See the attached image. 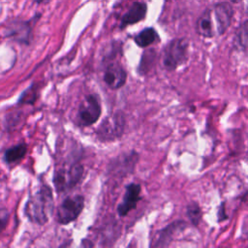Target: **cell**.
I'll list each match as a JSON object with an SVG mask.
<instances>
[{"label": "cell", "mask_w": 248, "mask_h": 248, "mask_svg": "<svg viewBox=\"0 0 248 248\" xmlns=\"http://www.w3.org/2000/svg\"><path fill=\"white\" fill-rule=\"evenodd\" d=\"M189 56V42L185 38L170 41L162 52V63L166 70L174 71L185 64Z\"/></svg>", "instance_id": "2"}, {"label": "cell", "mask_w": 248, "mask_h": 248, "mask_svg": "<svg viewBox=\"0 0 248 248\" xmlns=\"http://www.w3.org/2000/svg\"><path fill=\"white\" fill-rule=\"evenodd\" d=\"M196 32L203 37V38H212L215 34L214 27H213V21H212V11L207 9L205 10L197 19L196 26H195Z\"/></svg>", "instance_id": "13"}, {"label": "cell", "mask_w": 248, "mask_h": 248, "mask_svg": "<svg viewBox=\"0 0 248 248\" xmlns=\"http://www.w3.org/2000/svg\"><path fill=\"white\" fill-rule=\"evenodd\" d=\"M187 227V223L184 220H175L157 232V235L152 246L166 247L170 244L173 238Z\"/></svg>", "instance_id": "10"}, {"label": "cell", "mask_w": 248, "mask_h": 248, "mask_svg": "<svg viewBox=\"0 0 248 248\" xmlns=\"http://www.w3.org/2000/svg\"><path fill=\"white\" fill-rule=\"evenodd\" d=\"M102 114L100 99L95 94L87 95L80 103L77 112V122L82 127L93 125Z\"/></svg>", "instance_id": "5"}, {"label": "cell", "mask_w": 248, "mask_h": 248, "mask_svg": "<svg viewBox=\"0 0 248 248\" xmlns=\"http://www.w3.org/2000/svg\"><path fill=\"white\" fill-rule=\"evenodd\" d=\"M141 186L139 183H130L125 188V194L122 202L117 206V213L120 217L126 216L130 211L135 209L140 202Z\"/></svg>", "instance_id": "8"}, {"label": "cell", "mask_w": 248, "mask_h": 248, "mask_svg": "<svg viewBox=\"0 0 248 248\" xmlns=\"http://www.w3.org/2000/svg\"><path fill=\"white\" fill-rule=\"evenodd\" d=\"M27 152V144L24 142L17 143L8 148L4 153V160L7 164H14L24 158Z\"/></svg>", "instance_id": "16"}, {"label": "cell", "mask_w": 248, "mask_h": 248, "mask_svg": "<svg viewBox=\"0 0 248 248\" xmlns=\"http://www.w3.org/2000/svg\"><path fill=\"white\" fill-rule=\"evenodd\" d=\"M232 44L237 50H248V19L244 20L236 28Z\"/></svg>", "instance_id": "14"}, {"label": "cell", "mask_w": 248, "mask_h": 248, "mask_svg": "<svg viewBox=\"0 0 248 248\" xmlns=\"http://www.w3.org/2000/svg\"><path fill=\"white\" fill-rule=\"evenodd\" d=\"M228 214L226 213V203L223 202L218 207V213H217V220L218 222H223L228 219Z\"/></svg>", "instance_id": "21"}, {"label": "cell", "mask_w": 248, "mask_h": 248, "mask_svg": "<svg viewBox=\"0 0 248 248\" xmlns=\"http://www.w3.org/2000/svg\"><path fill=\"white\" fill-rule=\"evenodd\" d=\"M104 81L110 89H119L127 81V72L119 62H110L105 69Z\"/></svg>", "instance_id": "9"}, {"label": "cell", "mask_w": 248, "mask_h": 248, "mask_svg": "<svg viewBox=\"0 0 248 248\" xmlns=\"http://www.w3.org/2000/svg\"><path fill=\"white\" fill-rule=\"evenodd\" d=\"M216 20V31L218 35H223L231 26L233 17V9L227 2H220L213 8Z\"/></svg>", "instance_id": "11"}, {"label": "cell", "mask_w": 248, "mask_h": 248, "mask_svg": "<svg viewBox=\"0 0 248 248\" xmlns=\"http://www.w3.org/2000/svg\"><path fill=\"white\" fill-rule=\"evenodd\" d=\"M159 40L157 31L152 27H147L141 30L135 36L134 41L140 47H147Z\"/></svg>", "instance_id": "15"}, {"label": "cell", "mask_w": 248, "mask_h": 248, "mask_svg": "<svg viewBox=\"0 0 248 248\" xmlns=\"http://www.w3.org/2000/svg\"><path fill=\"white\" fill-rule=\"evenodd\" d=\"M139 160V154L136 151H131L126 154H122L111 161L108 170L112 174L124 176L132 173L135 170Z\"/></svg>", "instance_id": "7"}, {"label": "cell", "mask_w": 248, "mask_h": 248, "mask_svg": "<svg viewBox=\"0 0 248 248\" xmlns=\"http://www.w3.org/2000/svg\"><path fill=\"white\" fill-rule=\"evenodd\" d=\"M186 214L190 222L194 227H199L202 217V211L201 206L197 202H190L186 207Z\"/></svg>", "instance_id": "17"}, {"label": "cell", "mask_w": 248, "mask_h": 248, "mask_svg": "<svg viewBox=\"0 0 248 248\" xmlns=\"http://www.w3.org/2000/svg\"><path fill=\"white\" fill-rule=\"evenodd\" d=\"M125 116L117 111L108 115L96 130V136L101 141H112L120 139L125 129Z\"/></svg>", "instance_id": "4"}, {"label": "cell", "mask_w": 248, "mask_h": 248, "mask_svg": "<svg viewBox=\"0 0 248 248\" xmlns=\"http://www.w3.org/2000/svg\"><path fill=\"white\" fill-rule=\"evenodd\" d=\"M154 58H155V53L153 50L144 52L140 60L139 71L141 74H145L147 71H149L150 67L154 64Z\"/></svg>", "instance_id": "19"}, {"label": "cell", "mask_w": 248, "mask_h": 248, "mask_svg": "<svg viewBox=\"0 0 248 248\" xmlns=\"http://www.w3.org/2000/svg\"><path fill=\"white\" fill-rule=\"evenodd\" d=\"M83 173V166L78 162L56 170L53 175V184L56 192L64 193L75 188L81 181Z\"/></svg>", "instance_id": "3"}, {"label": "cell", "mask_w": 248, "mask_h": 248, "mask_svg": "<svg viewBox=\"0 0 248 248\" xmlns=\"http://www.w3.org/2000/svg\"><path fill=\"white\" fill-rule=\"evenodd\" d=\"M10 219V213L7 209L1 208L0 209V233L6 229Z\"/></svg>", "instance_id": "20"}, {"label": "cell", "mask_w": 248, "mask_h": 248, "mask_svg": "<svg viewBox=\"0 0 248 248\" xmlns=\"http://www.w3.org/2000/svg\"><path fill=\"white\" fill-rule=\"evenodd\" d=\"M39 96V91H38V86L35 84H32L29 88L24 90L19 99H18V104L19 105H33Z\"/></svg>", "instance_id": "18"}, {"label": "cell", "mask_w": 248, "mask_h": 248, "mask_svg": "<svg viewBox=\"0 0 248 248\" xmlns=\"http://www.w3.org/2000/svg\"><path fill=\"white\" fill-rule=\"evenodd\" d=\"M84 207V197L81 195L69 196L63 200L56 210V221L60 225H68L80 215Z\"/></svg>", "instance_id": "6"}, {"label": "cell", "mask_w": 248, "mask_h": 248, "mask_svg": "<svg viewBox=\"0 0 248 248\" xmlns=\"http://www.w3.org/2000/svg\"><path fill=\"white\" fill-rule=\"evenodd\" d=\"M233 4H237V3H239V2H241L242 0H231Z\"/></svg>", "instance_id": "23"}, {"label": "cell", "mask_w": 248, "mask_h": 248, "mask_svg": "<svg viewBox=\"0 0 248 248\" xmlns=\"http://www.w3.org/2000/svg\"><path fill=\"white\" fill-rule=\"evenodd\" d=\"M50 0H36L37 4H47Z\"/></svg>", "instance_id": "22"}, {"label": "cell", "mask_w": 248, "mask_h": 248, "mask_svg": "<svg viewBox=\"0 0 248 248\" xmlns=\"http://www.w3.org/2000/svg\"><path fill=\"white\" fill-rule=\"evenodd\" d=\"M147 12V6L143 2H135L121 18V28L135 24L142 20Z\"/></svg>", "instance_id": "12"}, {"label": "cell", "mask_w": 248, "mask_h": 248, "mask_svg": "<svg viewBox=\"0 0 248 248\" xmlns=\"http://www.w3.org/2000/svg\"><path fill=\"white\" fill-rule=\"evenodd\" d=\"M53 205L52 191L48 185L44 184L29 196L23 211L30 222L43 226L52 214Z\"/></svg>", "instance_id": "1"}]
</instances>
